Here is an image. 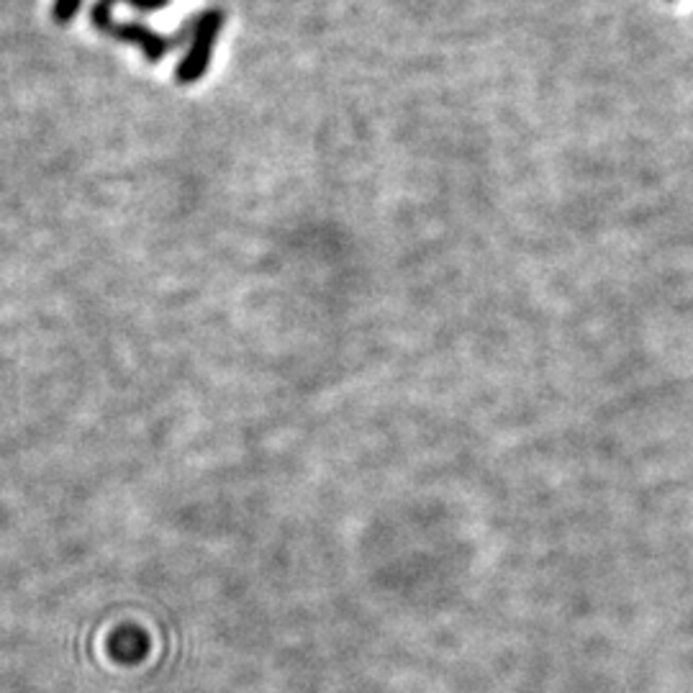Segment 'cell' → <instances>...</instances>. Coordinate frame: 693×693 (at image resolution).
<instances>
[{"label":"cell","mask_w":693,"mask_h":693,"mask_svg":"<svg viewBox=\"0 0 693 693\" xmlns=\"http://www.w3.org/2000/svg\"><path fill=\"white\" fill-rule=\"evenodd\" d=\"M224 11L221 8H208L201 16L193 21V34H190V44L185 57L180 60L178 70H175V80L180 85L198 83L208 72L211 57H214V44L219 39L221 29H224Z\"/></svg>","instance_id":"cell-1"},{"label":"cell","mask_w":693,"mask_h":693,"mask_svg":"<svg viewBox=\"0 0 693 693\" xmlns=\"http://www.w3.org/2000/svg\"><path fill=\"white\" fill-rule=\"evenodd\" d=\"M190 34H193V24H190L188 29H185L183 34H178V36H162V34H157L154 29H149L147 24H139V21H124V24H113L111 31H108V36H113L116 42L134 44V47H137L149 62L165 60L167 54L178 47L180 42H185Z\"/></svg>","instance_id":"cell-2"},{"label":"cell","mask_w":693,"mask_h":693,"mask_svg":"<svg viewBox=\"0 0 693 693\" xmlns=\"http://www.w3.org/2000/svg\"><path fill=\"white\" fill-rule=\"evenodd\" d=\"M113 6H119V0H95L93 11H90V21L103 34H108L113 26Z\"/></svg>","instance_id":"cell-3"},{"label":"cell","mask_w":693,"mask_h":693,"mask_svg":"<svg viewBox=\"0 0 693 693\" xmlns=\"http://www.w3.org/2000/svg\"><path fill=\"white\" fill-rule=\"evenodd\" d=\"M80 6H83V0H54L52 18L62 26L70 24L72 18L77 16V11H80Z\"/></svg>","instance_id":"cell-4"},{"label":"cell","mask_w":693,"mask_h":693,"mask_svg":"<svg viewBox=\"0 0 693 693\" xmlns=\"http://www.w3.org/2000/svg\"><path fill=\"white\" fill-rule=\"evenodd\" d=\"M126 3L139 13H157L170 6V0H126Z\"/></svg>","instance_id":"cell-5"}]
</instances>
